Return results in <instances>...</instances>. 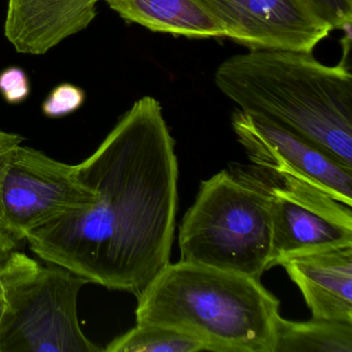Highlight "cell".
<instances>
[{
  "label": "cell",
  "instance_id": "30bf717a",
  "mask_svg": "<svg viewBox=\"0 0 352 352\" xmlns=\"http://www.w3.org/2000/svg\"><path fill=\"white\" fill-rule=\"evenodd\" d=\"M312 318L352 322V245L296 255L281 263Z\"/></svg>",
  "mask_w": 352,
  "mask_h": 352
},
{
  "label": "cell",
  "instance_id": "52a82bcc",
  "mask_svg": "<svg viewBox=\"0 0 352 352\" xmlns=\"http://www.w3.org/2000/svg\"><path fill=\"white\" fill-rule=\"evenodd\" d=\"M96 193L86 186L76 166L46 154L13 148L0 179V226L16 240L65 214L94 205Z\"/></svg>",
  "mask_w": 352,
  "mask_h": 352
},
{
  "label": "cell",
  "instance_id": "8992f818",
  "mask_svg": "<svg viewBox=\"0 0 352 352\" xmlns=\"http://www.w3.org/2000/svg\"><path fill=\"white\" fill-rule=\"evenodd\" d=\"M228 172L267 201L273 248L270 269L313 251L352 245L351 207L283 170L232 164Z\"/></svg>",
  "mask_w": 352,
  "mask_h": 352
},
{
  "label": "cell",
  "instance_id": "ffe728a7",
  "mask_svg": "<svg viewBox=\"0 0 352 352\" xmlns=\"http://www.w3.org/2000/svg\"><path fill=\"white\" fill-rule=\"evenodd\" d=\"M3 267L0 269V325L3 322L6 308H7V300H6L5 286H3Z\"/></svg>",
  "mask_w": 352,
  "mask_h": 352
},
{
  "label": "cell",
  "instance_id": "5b68a950",
  "mask_svg": "<svg viewBox=\"0 0 352 352\" xmlns=\"http://www.w3.org/2000/svg\"><path fill=\"white\" fill-rule=\"evenodd\" d=\"M5 316L0 352H98L78 320L77 300L87 279L15 251L3 267Z\"/></svg>",
  "mask_w": 352,
  "mask_h": 352
},
{
  "label": "cell",
  "instance_id": "9a60e30c",
  "mask_svg": "<svg viewBox=\"0 0 352 352\" xmlns=\"http://www.w3.org/2000/svg\"><path fill=\"white\" fill-rule=\"evenodd\" d=\"M85 94L83 90L72 84H63L51 92L43 104L46 116L57 118L71 114L83 104Z\"/></svg>",
  "mask_w": 352,
  "mask_h": 352
},
{
  "label": "cell",
  "instance_id": "6da1fadb",
  "mask_svg": "<svg viewBox=\"0 0 352 352\" xmlns=\"http://www.w3.org/2000/svg\"><path fill=\"white\" fill-rule=\"evenodd\" d=\"M75 166L96 191L94 205L24 240L41 258L89 283L138 296L170 263L178 211V160L160 102L140 98Z\"/></svg>",
  "mask_w": 352,
  "mask_h": 352
},
{
  "label": "cell",
  "instance_id": "7c38bea8",
  "mask_svg": "<svg viewBox=\"0 0 352 352\" xmlns=\"http://www.w3.org/2000/svg\"><path fill=\"white\" fill-rule=\"evenodd\" d=\"M102 1H106L123 19L140 24L151 32L191 38L230 36L223 22L201 0Z\"/></svg>",
  "mask_w": 352,
  "mask_h": 352
},
{
  "label": "cell",
  "instance_id": "d6986e66",
  "mask_svg": "<svg viewBox=\"0 0 352 352\" xmlns=\"http://www.w3.org/2000/svg\"><path fill=\"white\" fill-rule=\"evenodd\" d=\"M18 242L19 241L0 226V269L9 261L12 254L18 250Z\"/></svg>",
  "mask_w": 352,
  "mask_h": 352
},
{
  "label": "cell",
  "instance_id": "4fadbf2b",
  "mask_svg": "<svg viewBox=\"0 0 352 352\" xmlns=\"http://www.w3.org/2000/svg\"><path fill=\"white\" fill-rule=\"evenodd\" d=\"M274 352H352V322L278 316Z\"/></svg>",
  "mask_w": 352,
  "mask_h": 352
},
{
  "label": "cell",
  "instance_id": "e0dca14e",
  "mask_svg": "<svg viewBox=\"0 0 352 352\" xmlns=\"http://www.w3.org/2000/svg\"><path fill=\"white\" fill-rule=\"evenodd\" d=\"M28 75L18 67H10L0 74V92L10 104H20L30 94Z\"/></svg>",
  "mask_w": 352,
  "mask_h": 352
},
{
  "label": "cell",
  "instance_id": "277c9868",
  "mask_svg": "<svg viewBox=\"0 0 352 352\" xmlns=\"http://www.w3.org/2000/svg\"><path fill=\"white\" fill-rule=\"evenodd\" d=\"M179 246L183 263L261 279L273 248L267 201L228 170L214 175L183 217Z\"/></svg>",
  "mask_w": 352,
  "mask_h": 352
},
{
  "label": "cell",
  "instance_id": "ba28073f",
  "mask_svg": "<svg viewBox=\"0 0 352 352\" xmlns=\"http://www.w3.org/2000/svg\"><path fill=\"white\" fill-rule=\"evenodd\" d=\"M232 129L251 164L290 173L352 206V170L312 142L277 123L236 110Z\"/></svg>",
  "mask_w": 352,
  "mask_h": 352
},
{
  "label": "cell",
  "instance_id": "9c48e42d",
  "mask_svg": "<svg viewBox=\"0 0 352 352\" xmlns=\"http://www.w3.org/2000/svg\"><path fill=\"white\" fill-rule=\"evenodd\" d=\"M249 50L312 52L331 26L304 0H201Z\"/></svg>",
  "mask_w": 352,
  "mask_h": 352
},
{
  "label": "cell",
  "instance_id": "7a4b0ae2",
  "mask_svg": "<svg viewBox=\"0 0 352 352\" xmlns=\"http://www.w3.org/2000/svg\"><path fill=\"white\" fill-rule=\"evenodd\" d=\"M218 89L239 110L309 140L352 170V74L312 52L250 50L220 63Z\"/></svg>",
  "mask_w": 352,
  "mask_h": 352
},
{
  "label": "cell",
  "instance_id": "2e32d148",
  "mask_svg": "<svg viewBox=\"0 0 352 352\" xmlns=\"http://www.w3.org/2000/svg\"><path fill=\"white\" fill-rule=\"evenodd\" d=\"M331 30H351L352 0H304Z\"/></svg>",
  "mask_w": 352,
  "mask_h": 352
},
{
  "label": "cell",
  "instance_id": "ac0fdd59",
  "mask_svg": "<svg viewBox=\"0 0 352 352\" xmlns=\"http://www.w3.org/2000/svg\"><path fill=\"white\" fill-rule=\"evenodd\" d=\"M23 139L20 135L0 131V179L3 176V170H5L12 150L16 146L20 145Z\"/></svg>",
  "mask_w": 352,
  "mask_h": 352
},
{
  "label": "cell",
  "instance_id": "5bb4252c",
  "mask_svg": "<svg viewBox=\"0 0 352 352\" xmlns=\"http://www.w3.org/2000/svg\"><path fill=\"white\" fill-rule=\"evenodd\" d=\"M107 352H201L203 344L182 331L160 324H137L108 344Z\"/></svg>",
  "mask_w": 352,
  "mask_h": 352
},
{
  "label": "cell",
  "instance_id": "8fae6325",
  "mask_svg": "<svg viewBox=\"0 0 352 352\" xmlns=\"http://www.w3.org/2000/svg\"><path fill=\"white\" fill-rule=\"evenodd\" d=\"M98 0H9L5 34L16 50L44 54L96 17Z\"/></svg>",
  "mask_w": 352,
  "mask_h": 352
},
{
  "label": "cell",
  "instance_id": "3957f363",
  "mask_svg": "<svg viewBox=\"0 0 352 352\" xmlns=\"http://www.w3.org/2000/svg\"><path fill=\"white\" fill-rule=\"evenodd\" d=\"M137 298V324L182 331L206 351L275 349L280 302L255 278L179 261L166 265Z\"/></svg>",
  "mask_w": 352,
  "mask_h": 352
}]
</instances>
